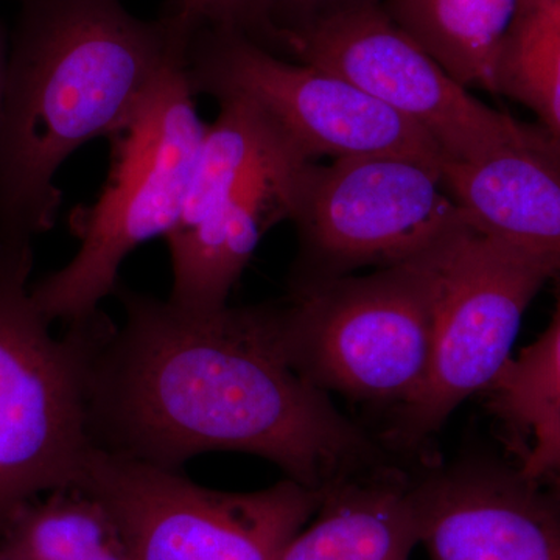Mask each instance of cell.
<instances>
[{"label": "cell", "instance_id": "9c48e42d", "mask_svg": "<svg viewBox=\"0 0 560 560\" xmlns=\"http://www.w3.org/2000/svg\"><path fill=\"white\" fill-rule=\"evenodd\" d=\"M186 75L195 95L253 105L308 161L401 154L441 171L448 161L425 132L348 80L287 61L241 32L195 25Z\"/></svg>", "mask_w": 560, "mask_h": 560}, {"label": "cell", "instance_id": "9a60e30c", "mask_svg": "<svg viewBox=\"0 0 560 560\" xmlns=\"http://www.w3.org/2000/svg\"><path fill=\"white\" fill-rule=\"evenodd\" d=\"M490 410L518 444L517 467L541 486L560 482V285L550 324L508 361L489 389Z\"/></svg>", "mask_w": 560, "mask_h": 560}, {"label": "cell", "instance_id": "ac0fdd59", "mask_svg": "<svg viewBox=\"0 0 560 560\" xmlns=\"http://www.w3.org/2000/svg\"><path fill=\"white\" fill-rule=\"evenodd\" d=\"M495 95L528 108L560 151V0H518L497 58Z\"/></svg>", "mask_w": 560, "mask_h": 560}, {"label": "cell", "instance_id": "6da1fadb", "mask_svg": "<svg viewBox=\"0 0 560 560\" xmlns=\"http://www.w3.org/2000/svg\"><path fill=\"white\" fill-rule=\"evenodd\" d=\"M114 294L124 324L88 363L92 447L171 470L202 453H248L319 492L393 466L283 359L272 302L190 313L120 283Z\"/></svg>", "mask_w": 560, "mask_h": 560}, {"label": "cell", "instance_id": "3957f363", "mask_svg": "<svg viewBox=\"0 0 560 560\" xmlns=\"http://www.w3.org/2000/svg\"><path fill=\"white\" fill-rule=\"evenodd\" d=\"M195 97L184 54L110 136L113 162L101 197L70 213L79 250L61 270L32 285L33 302L49 323L69 327L94 318L102 301L116 293L128 254L151 238L167 237L178 223L208 128Z\"/></svg>", "mask_w": 560, "mask_h": 560}, {"label": "cell", "instance_id": "52a82bcc", "mask_svg": "<svg viewBox=\"0 0 560 560\" xmlns=\"http://www.w3.org/2000/svg\"><path fill=\"white\" fill-rule=\"evenodd\" d=\"M291 223L290 293L418 259L466 223L441 168L401 154L312 162Z\"/></svg>", "mask_w": 560, "mask_h": 560}, {"label": "cell", "instance_id": "277c9868", "mask_svg": "<svg viewBox=\"0 0 560 560\" xmlns=\"http://www.w3.org/2000/svg\"><path fill=\"white\" fill-rule=\"evenodd\" d=\"M33 243L0 242V530L28 501L75 486L91 447L86 378L105 313L51 335L32 298Z\"/></svg>", "mask_w": 560, "mask_h": 560}, {"label": "cell", "instance_id": "7c38bea8", "mask_svg": "<svg viewBox=\"0 0 560 560\" xmlns=\"http://www.w3.org/2000/svg\"><path fill=\"white\" fill-rule=\"evenodd\" d=\"M312 162L283 145L184 210L165 237L173 272L168 301L175 307L190 313L226 307L264 235L291 220L302 176Z\"/></svg>", "mask_w": 560, "mask_h": 560}, {"label": "cell", "instance_id": "5b68a950", "mask_svg": "<svg viewBox=\"0 0 560 560\" xmlns=\"http://www.w3.org/2000/svg\"><path fill=\"white\" fill-rule=\"evenodd\" d=\"M429 253L272 302L287 363L324 393L394 410L408 404L425 382L433 349Z\"/></svg>", "mask_w": 560, "mask_h": 560}, {"label": "cell", "instance_id": "e0dca14e", "mask_svg": "<svg viewBox=\"0 0 560 560\" xmlns=\"http://www.w3.org/2000/svg\"><path fill=\"white\" fill-rule=\"evenodd\" d=\"M0 560H132L119 525L79 486L28 501L0 530Z\"/></svg>", "mask_w": 560, "mask_h": 560}, {"label": "cell", "instance_id": "8fae6325", "mask_svg": "<svg viewBox=\"0 0 560 560\" xmlns=\"http://www.w3.org/2000/svg\"><path fill=\"white\" fill-rule=\"evenodd\" d=\"M412 489L430 560H560V501L517 466L453 460Z\"/></svg>", "mask_w": 560, "mask_h": 560}, {"label": "cell", "instance_id": "2e32d148", "mask_svg": "<svg viewBox=\"0 0 560 560\" xmlns=\"http://www.w3.org/2000/svg\"><path fill=\"white\" fill-rule=\"evenodd\" d=\"M390 20L466 90L495 95V66L518 0H383Z\"/></svg>", "mask_w": 560, "mask_h": 560}, {"label": "cell", "instance_id": "44dd1931", "mask_svg": "<svg viewBox=\"0 0 560 560\" xmlns=\"http://www.w3.org/2000/svg\"><path fill=\"white\" fill-rule=\"evenodd\" d=\"M7 68H9V46L0 28V117H2L3 97H5Z\"/></svg>", "mask_w": 560, "mask_h": 560}, {"label": "cell", "instance_id": "7a4b0ae2", "mask_svg": "<svg viewBox=\"0 0 560 560\" xmlns=\"http://www.w3.org/2000/svg\"><path fill=\"white\" fill-rule=\"evenodd\" d=\"M14 2L0 117V242L33 243L54 226L65 161L125 127L186 54L197 24L175 9L139 20L120 0Z\"/></svg>", "mask_w": 560, "mask_h": 560}, {"label": "cell", "instance_id": "ffe728a7", "mask_svg": "<svg viewBox=\"0 0 560 560\" xmlns=\"http://www.w3.org/2000/svg\"><path fill=\"white\" fill-rule=\"evenodd\" d=\"M363 2L370 0H271V22L278 35L279 57H282L283 36L301 31L335 11Z\"/></svg>", "mask_w": 560, "mask_h": 560}, {"label": "cell", "instance_id": "ba28073f", "mask_svg": "<svg viewBox=\"0 0 560 560\" xmlns=\"http://www.w3.org/2000/svg\"><path fill=\"white\" fill-rule=\"evenodd\" d=\"M75 486L105 504L132 560H279L324 495L289 478L223 492L92 445Z\"/></svg>", "mask_w": 560, "mask_h": 560}, {"label": "cell", "instance_id": "7402d4cb", "mask_svg": "<svg viewBox=\"0 0 560 560\" xmlns=\"http://www.w3.org/2000/svg\"><path fill=\"white\" fill-rule=\"evenodd\" d=\"M548 489H550L551 492L555 493V495L558 497V500L560 501V482H558V485L548 486Z\"/></svg>", "mask_w": 560, "mask_h": 560}, {"label": "cell", "instance_id": "8992f818", "mask_svg": "<svg viewBox=\"0 0 560 560\" xmlns=\"http://www.w3.org/2000/svg\"><path fill=\"white\" fill-rule=\"evenodd\" d=\"M433 349L418 394L394 415L386 440L415 451L459 405L486 393L512 359L522 319L555 271L528 250L460 224L429 253Z\"/></svg>", "mask_w": 560, "mask_h": 560}, {"label": "cell", "instance_id": "d6986e66", "mask_svg": "<svg viewBox=\"0 0 560 560\" xmlns=\"http://www.w3.org/2000/svg\"><path fill=\"white\" fill-rule=\"evenodd\" d=\"M173 7L195 24L230 28L279 55L271 22V0H172Z\"/></svg>", "mask_w": 560, "mask_h": 560}, {"label": "cell", "instance_id": "4fadbf2b", "mask_svg": "<svg viewBox=\"0 0 560 560\" xmlns=\"http://www.w3.org/2000/svg\"><path fill=\"white\" fill-rule=\"evenodd\" d=\"M441 173L470 226L540 257L560 285V151L537 125L480 160L447 161Z\"/></svg>", "mask_w": 560, "mask_h": 560}, {"label": "cell", "instance_id": "30bf717a", "mask_svg": "<svg viewBox=\"0 0 560 560\" xmlns=\"http://www.w3.org/2000/svg\"><path fill=\"white\" fill-rule=\"evenodd\" d=\"M282 57L348 80L425 132L448 161L488 156L526 125L475 98L390 20L383 0L357 3L289 33Z\"/></svg>", "mask_w": 560, "mask_h": 560}, {"label": "cell", "instance_id": "5bb4252c", "mask_svg": "<svg viewBox=\"0 0 560 560\" xmlns=\"http://www.w3.org/2000/svg\"><path fill=\"white\" fill-rule=\"evenodd\" d=\"M419 544L412 477L390 466L327 489L279 560H410Z\"/></svg>", "mask_w": 560, "mask_h": 560}]
</instances>
